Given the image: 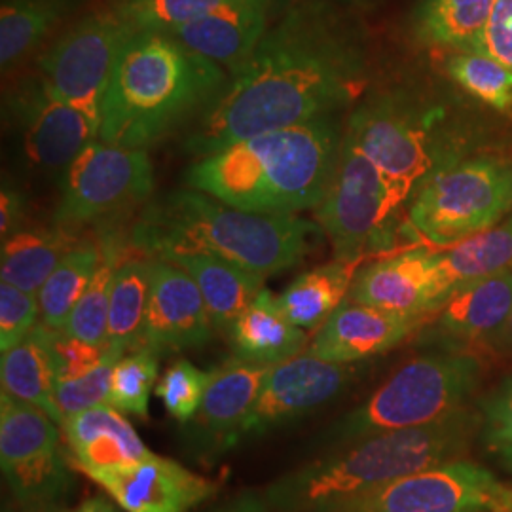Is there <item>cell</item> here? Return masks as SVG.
Returning a JSON list of instances; mask_svg holds the SVG:
<instances>
[{"label": "cell", "instance_id": "f546056e", "mask_svg": "<svg viewBox=\"0 0 512 512\" xmlns=\"http://www.w3.org/2000/svg\"><path fill=\"white\" fill-rule=\"evenodd\" d=\"M78 0H4L0 8V65L14 69L76 10Z\"/></svg>", "mask_w": 512, "mask_h": 512}, {"label": "cell", "instance_id": "d6986e66", "mask_svg": "<svg viewBox=\"0 0 512 512\" xmlns=\"http://www.w3.org/2000/svg\"><path fill=\"white\" fill-rule=\"evenodd\" d=\"M423 321L421 315L378 310L346 298L317 329L308 351L325 361L353 365L397 348Z\"/></svg>", "mask_w": 512, "mask_h": 512}, {"label": "cell", "instance_id": "5bb4252c", "mask_svg": "<svg viewBox=\"0 0 512 512\" xmlns=\"http://www.w3.org/2000/svg\"><path fill=\"white\" fill-rule=\"evenodd\" d=\"M272 366L234 357L213 368L196 416L184 425L183 439L190 456L213 461L238 446Z\"/></svg>", "mask_w": 512, "mask_h": 512}, {"label": "cell", "instance_id": "7bdbcfd3", "mask_svg": "<svg viewBox=\"0 0 512 512\" xmlns=\"http://www.w3.org/2000/svg\"><path fill=\"white\" fill-rule=\"evenodd\" d=\"M480 50L494 55L512 71V0H495Z\"/></svg>", "mask_w": 512, "mask_h": 512}, {"label": "cell", "instance_id": "7c38bea8", "mask_svg": "<svg viewBox=\"0 0 512 512\" xmlns=\"http://www.w3.org/2000/svg\"><path fill=\"white\" fill-rule=\"evenodd\" d=\"M511 494L492 473L461 458L393 480L334 512H505Z\"/></svg>", "mask_w": 512, "mask_h": 512}, {"label": "cell", "instance_id": "44dd1931", "mask_svg": "<svg viewBox=\"0 0 512 512\" xmlns=\"http://www.w3.org/2000/svg\"><path fill=\"white\" fill-rule=\"evenodd\" d=\"M61 429L74 463L86 475L152 454L122 412L109 404H99L65 418Z\"/></svg>", "mask_w": 512, "mask_h": 512}, {"label": "cell", "instance_id": "ab89813d", "mask_svg": "<svg viewBox=\"0 0 512 512\" xmlns=\"http://www.w3.org/2000/svg\"><path fill=\"white\" fill-rule=\"evenodd\" d=\"M126 353L120 349L109 348L103 363L95 366L92 372L74 378L63 380L55 385V401L63 414V418H69L78 412H84L93 406L109 403L110 378L116 363ZM65 421V420H63Z\"/></svg>", "mask_w": 512, "mask_h": 512}, {"label": "cell", "instance_id": "6da1fadb", "mask_svg": "<svg viewBox=\"0 0 512 512\" xmlns=\"http://www.w3.org/2000/svg\"><path fill=\"white\" fill-rule=\"evenodd\" d=\"M366 82L365 54L344 21L321 0L294 2L211 103L188 148L203 158L264 131L334 116Z\"/></svg>", "mask_w": 512, "mask_h": 512}, {"label": "cell", "instance_id": "83f0119b", "mask_svg": "<svg viewBox=\"0 0 512 512\" xmlns=\"http://www.w3.org/2000/svg\"><path fill=\"white\" fill-rule=\"evenodd\" d=\"M69 228H19L2 239L0 281L21 291L38 294L61 258L73 249Z\"/></svg>", "mask_w": 512, "mask_h": 512}, {"label": "cell", "instance_id": "cb8c5ba5", "mask_svg": "<svg viewBox=\"0 0 512 512\" xmlns=\"http://www.w3.org/2000/svg\"><path fill=\"white\" fill-rule=\"evenodd\" d=\"M162 260L181 266L202 291L215 329L228 332L264 287V277L209 253H167Z\"/></svg>", "mask_w": 512, "mask_h": 512}, {"label": "cell", "instance_id": "ac0fdd59", "mask_svg": "<svg viewBox=\"0 0 512 512\" xmlns=\"http://www.w3.org/2000/svg\"><path fill=\"white\" fill-rule=\"evenodd\" d=\"M213 319L196 281L181 266L152 258L143 346L156 353L202 348L213 336Z\"/></svg>", "mask_w": 512, "mask_h": 512}, {"label": "cell", "instance_id": "bcb514c9", "mask_svg": "<svg viewBox=\"0 0 512 512\" xmlns=\"http://www.w3.org/2000/svg\"><path fill=\"white\" fill-rule=\"evenodd\" d=\"M209 512H272L264 495L258 490H243L232 495L230 499L222 501L215 509Z\"/></svg>", "mask_w": 512, "mask_h": 512}, {"label": "cell", "instance_id": "9a60e30c", "mask_svg": "<svg viewBox=\"0 0 512 512\" xmlns=\"http://www.w3.org/2000/svg\"><path fill=\"white\" fill-rule=\"evenodd\" d=\"M12 112L29 160L44 169H65L99 137V126L61 99L42 76L19 90Z\"/></svg>", "mask_w": 512, "mask_h": 512}, {"label": "cell", "instance_id": "f907efd6", "mask_svg": "<svg viewBox=\"0 0 512 512\" xmlns=\"http://www.w3.org/2000/svg\"><path fill=\"white\" fill-rule=\"evenodd\" d=\"M497 452H499V456L503 459V463L509 467L512 471V444H507V446H501V448H497Z\"/></svg>", "mask_w": 512, "mask_h": 512}, {"label": "cell", "instance_id": "f35d334b", "mask_svg": "<svg viewBox=\"0 0 512 512\" xmlns=\"http://www.w3.org/2000/svg\"><path fill=\"white\" fill-rule=\"evenodd\" d=\"M211 376L213 370H202L190 361L179 359L165 370L156 387V395L167 414L181 425H186L196 416Z\"/></svg>", "mask_w": 512, "mask_h": 512}, {"label": "cell", "instance_id": "74e56055", "mask_svg": "<svg viewBox=\"0 0 512 512\" xmlns=\"http://www.w3.org/2000/svg\"><path fill=\"white\" fill-rule=\"evenodd\" d=\"M228 0H105L118 18L139 31H175L207 16Z\"/></svg>", "mask_w": 512, "mask_h": 512}, {"label": "cell", "instance_id": "277c9868", "mask_svg": "<svg viewBox=\"0 0 512 512\" xmlns=\"http://www.w3.org/2000/svg\"><path fill=\"white\" fill-rule=\"evenodd\" d=\"M226 74L213 59L165 31H139L124 46L101 107L99 139L145 148L207 101Z\"/></svg>", "mask_w": 512, "mask_h": 512}, {"label": "cell", "instance_id": "d6a6232c", "mask_svg": "<svg viewBox=\"0 0 512 512\" xmlns=\"http://www.w3.org/2000/svg\"><path fill=\"white\" fill-rule=\"evenodd\" d=\"M61 446L59 429L44 410L0 393V465L14 467Z\"/></svg>", "mask_w": 512, "mask_h": 512}, {"label": "cell", "instance_id": "7dc6e473", "mask_svg": "<svg viewBox=\"0 0 512 512\" xmlns=\"http://www.w3.org/2000/svg\"><path fill=\"white\" fill-rule=\"evenodd\" d=\"M63 512H120L118 503L112 497L93 495L90 499L78 503L73 509H65Z\"/></svg>", "mask_w": 512, "mask_h": 512}, {"label": "cell", "instance_id": "3957f363", "mask_svg": "<svg viewBox=\"0 0 512 512\" xmlns=\"http://www.w3.org/2000/svg\"><path fill=\"white\" fill-rule=\"evenodd\" d=\"M475 421L461 408L427 425L355 440L277 478L262 495L272 512H334L393 480L461 459Z\"/></svg>", "mask_w": 512, "mask_h": 512}, {"label": "cell", "instance_id": "7a4b0ae2", "mask_svg": "<svg viewBox=\"0 0 512 512\" xmlns=\"http://www.w3.org/2000/svg\"><path fill=\"white\" fill-rule=\"evenodd\" d=\"M344 133L334 116L272 129L203 156L186 173L190 188L260 215L315 211L338 167Z\"/></svg>", "mask_w": 512, "mask_h": 512}, {"label": "cell", "instance_id": "4dcf8cb0", "mask_svg": "<svg viewBox=\"0 0 512 512\" xmlns=\"http://www.w3.org/2000/svg\"><path fill=\"white\" fill-rule=\"evenodd\" d=\"M152 258H128L118 264L110 289L107 346L124 353L143 346Z\"/></svg>", "mask_w": 512, "mask_h": 512}, {"label": "cell", "instance_id": "b9f144b4", "mask_svg": "<svg viewBox=\"0 0 512 512\" xmlns=\"http://www.w3.org/2000/svg\"><path fill=\"white\" fill-rule=\"evenodd\" d=\"M38 317L37 294L0 281V351H8L25 340L37 327Z\"/></svg>", "mask_w": 512, "mask_h": 512}, {"label": "cell", "instance_id": "ba28073f", "mask_svg": "<svg viewBox=\"0 0 512 512\" xmlns=\"http://www.w3.org/2000/svg\"><path fill=\"white\" fill-rule=\"evenodd\" d=\"M408 222L433 247L471 238L512 213V165L465 156L435 169L408 202Z\"/></svg>", "mask_w": 512, "mask_h": 512}, {"label": "cell", "instance_id": "5b68a950", "mask_svg": "<svg viewBox=\"0 0 512 512\" xmlns=\"http://www.w3.org/2000/svg\"><path fill=\"white\" fill-rule=\"evenodd\" d=\"M319 232L317 222L241 211L192 188L150 205L133 230V243L152 258L209 253L268 277L300 264Z\"/></svg>", "mask_w": 512, "mask_h": 512}, {"label": "cell", "instance_id": "7402d4cb", "mask_svg": "<svg viewBox=\"0 0 512 512\" xmlns=\"http://www.w3.org/2000/svg\"><path fill=\"white\" fill-rule=\"evenodd\" d=\"M512 311V270L456 289L437 313V332L450 342H494Z\"/></svg>", "mask_w": 512, "mask_h": 512}, {"label": "cell", "instance_id": "8992f818", "mask_svg": "<svg viewBox=\"0 0 512 512\" xmlns=\"http://www.w3.org/2000/svg\"><path fill=\"white\" fill-rule=\"evenodd\" d=\"M346 135L382 173L399 207L435 169L471 150L465 129L450 126L442 107L406 93H384L365 101L349 118Z\"/></svg>", "mask_w": 512, "mask_h": 512}, {"label": "cell", "instance_id": "4316f807", "mask_svg": "<svg viewBox=\"0 0 512 512\" xmlns=\"http://www.w3.org/2000/svg\"><path fill=\"white\" fill-rule=\"evenodd\" d=\"M361 262L334 258L298 275L277 296L283 313L300 329H319L349 296Z\"/></svg>", "mask_w": 512, "mask_h": 512}, {"label": "cell", "instance_id": "ee69618b", "mask_svg": "<svg viewBox=\"0 0 512 512\" xmlns=\"http://www.w3.org/2000/svg\"><path fill=\"white\" fill-rule=\"evenodd\" d=\"M486 439L495 450L512 444V382L486 404Z\"/></svg>", "mask_w": 512, "mask_h": 512}, {"label": "cell", "instance_id": "d590c367", "mask_svg": "<svg viewBox=\"0 0 512 512\" xmlns=\"http://www.w3.org/2000/svg\"><path fill=\"white\" fill-rule=\"evenodd\" d=\"M120 264V251L107 243L101 247V260L90 285L74 306L65 330L84 342L95 346H107L109 334L110 289L116 268Z\"/></svg>", "mask_w": 512, "mask_h": 512}, {"label": "cell", "instance_id": "8fae6325", "mask_svg": "<svg viewBox=\"0 0 512 512\" xmlns=\"http://www.w3.org/2000/svg\"><path fill=\"white\" fill-rule=\"evenodd\" d=\"M152 190L154 169L145 148L118 147L99 139L65 167L55 222L76 228L145 202Z\"/></svg>", "mask_w": 512, "mask_h": 512}, {"label": "cell", "instance_id": "603a6c76", "mask_svg": "<svg viewBox=\"0 0 512 512\" xmlns=\"http://www.w3.org/2000/svg\"><path fill=\"white\" fill-rule=\"evenodd\" d=\"M236 357L277 365L300 355L308 336L283 313L279 300L270 289H262L228 330Z\"/></svg>", "mask_w": 512, "mask_h": 512}, {"label": "cell", "instance_id": "8d00e7d4", "mask_svg": "<svg viewBox=\"0 0 512 512\" xmlns=\"http://www.w3.org/2000/svg\"><path fill=\"white\" fill-rule=\"evenodd\" d=\"M160 374V353L148 346L126 353L112 370L109 406L122 414L147 418L150 393Z\"/></svg>", "mask_w": 512, "mask_h": 512}, {"label": "cell", "instance_id": "60d3db41", "mask_svg": "<svg viewBox=\"0 0 512 512\" xmlns=\"http://www.w3.org/2000/svg\"><path fill=\"white\" fill-rule=\"evenodd\" d=\"M42 329L54 359L57 382L74 380L92 372L95 366L103 363L107 355L109 346H95L90 342H84L71 336L67 330L48 329L46 325H42Z\"/></svg>", "mask_w": 512, "mask_h": 512}, {"label": "cell", "instance_id": "52a82bcc", "mask_svg": "<svg viewBox=\"0 0 512 512\" xmlns=\"http://www.w3.org/2000/svg\"><path fill=\"white\" fill-rule=\"evenodd\" d=\"M480 363L467 353H433L408 361L365 404L332 425L323 444L346 446L385 431L442 420L463 408L475 389Z\"/></svg>", "mask_w": 512, "mask_h": 512}, {"label": "cell", "instance_id": "484cf974", "mask_svg": "<svg viewBox=\"0 0 512 512\" xmlns=\"http://www.w3.org/2000/svg\"><path fill=\"white\" fill-rule=\"evenodd\" d=\"M0 382L2 391L14 395L19 401L37 406L59 427L63 425L65 418L55 401L57 374L54 359L42 325L31 330V334L18 346L2 351Z\"/></svg>", "mask_w": 512, "mask_h": 512}, {"label": "cell", "instance_id": "836d02e7", "mask_svg": "<svg viewBox=\"0 0 512 512\" xmlns=\"http://www.w3.org/2000/svg\"><path fill=\"white\" fill-rule=\"evenodd\" d=\"M99 260L101 249L93 243H76L61 258L37 294L42 325L48 329L65 330L74 306L92 281Z\"/></svg>", "mask_w": 512, "mask_h": 512}, {"label": "cell", "instance_id": "d4e9b609", "mask_svg": "<svg viewBox=\"0 0 512 512\" xmlns=\"http://www.w3.org/2000/svg\"><path fill=\"white\" fill-rule=\"evenodd\" d=\"M495 0H418L410 31L421 46L444 50H480Z\"/></svg>", "mask_w": 512, "mask_h": 512}, {"label": "cell", "instance_id": "f6af8a7d", "mask_svg": "<svg viewBox=\"0 0 512 512\" xmlns=\"http://www.w3.org/2000/svg\"><path fill=\"white\" fill-rule=\"evenodd\" d=\"M23 222V196L14 188H2L0 194V239L18 232Z\"/></svg>", "mask_w": 512, "mask_h": 512}, {"label": "cell", "instance_id": "e0dca14e", "mask_svg": "<svg viewBox=\"0 0 512 512\" xmlns=\"http://www.w3.org/2000/svg\"><path fill=\"white\" fill-rule=\"evenodd\" d=\"M348 298L401 315L435 313L448 298L437 251L416 247L366 264L355 274Z\"/></svg>", "mask_w": 512, "mask_h": 512}, {"label": "cell", "instance_id": "30bf717a", "mask_svg": "<svg viewBox=\"0 0 512 512\" xmlns=\"http://www.w3.org/2000/svg\"><path fill=\"white\" fill-rule=\"evenodd\" d=\"M135 31L105 4L71 25L40 55L44 82L101 128V107L116 63Z\"/></svg>", "mask_w": 512, "mask_h": 512}, {"label": "cell", "instance_id": "9c48e42d", "mask_svg": "<svg viewBox=\"0 0 512 512\" xmlns=\"http://www.w3.org/2000/svg\"><path fill=\"white\" fill-rule=\"evenodd\" d=\"M399 211L382 173L344 131L338 167L315 209V220L329 236L334 258L363 262L368 253L391 247Z\"/></svg>", "mask_w": 512, "mask_h": 512}, {"label": "cell", "instance_id": "681fc988", "mask_svg": "<svg viewBox=\"0 0 512 512\" xmlns=\"http://www.w3.org/2000/svg\"><path fill=\"white\" fill-rule=\"evenodd\" d=\"M2 512H31L27 511V509H23L21 505L16 503V499L10 495L8 499H4V503H2Z\"/></svg>", "mask_w": 512, "mask_h": 512}, {"label": "cell", "instance_id": "1f68e13d", "mask_svg": "<svg viewBox=\"0 0 512 512\" xmlns=\"http://www.w3.org/2000/svg\"><path fill=\"white\" fill-rule=\"evenodd\" d=\"M10 495L31 512H63L73 488V473L63 448L2 469Z\"/></svg>", "mask_w": 512, "mask_h": 512}, {"label": "cell", "instance_id": "c3c4849f", "mask_svg": "<svg viewBox=\"0 0 512 512\" xmlns=\"http://www.w3.org/2000/svg\"><path fill=\"white\" fill-rule=\"evenodd\" d=\"M497 342L507 349H512V311L505 323V327L497 334Z\"/></svg>", "mask_w": 512, "mask_h": 512}, {"label": "cell", "instance_id": "4fadbf2b", "mask_svg": "<svg viewBox=\"0 0 512 512\" xmlns=\"http://www.w3.org/2000/svg\"><path fill=\"white\" fill-rule=\"evenodd\" d=\"M351 365L325 361L310 351L270 368L241 442L262 439L319 410L351 382Z\"/></svg>", "mask_w": 512, "mask_h": 512}, {"label": "cell", "instance_id": "ffe728a7", "mask_svg": "<svg viewBox=\"0 0 512 512\" xmlns=\"http://www.w3.org/2000/svg\"><path fill=\"white\" fill-rule=\"evenodd\" d=\"M281 0H228L207 16L169 31L190 50L238 74L270 31Z\"/></svg>", "mask_w": 512, "mask_h": 512}, {"label": "cell", "instance_id": "f1b7e54d", "mask_svg": "<svg viewBox=\"0 0 512 512\" xmlns=\"http://www.w3.org/2000/svg\"><path fill=\"white\" fill-rule=\"evenodd\" d=\"M448 296L459 287L512 270V213L492 228L437 251Z\"/></svg>", "mask_w": 512, "mask_h": 512}, {"label": "cell", "instance_id": "2e32d148", "mask_svg": "<svg viewBox=\"0 0 512 512\" xmlns=\"http://www.w3.org/2000/svg\"><path fill=\"white\" fill-rule=\"evenodd\" d=\"M88 476L126 512H190L217 492L211 480L154 454Z\"/></svg>", "mask_w": 512, "mask_h": 512}, {"label": "cell", "instance_id": "e575fe53", "mask_svg": "<svg viewBox=\"0 0 512 512\" xmlns=\"http://www.w3.org/2000/svg\"><path fill=\"white\" fill-rule=\"evenodd\" d=\"M446 73L461 90L499 112L512 109V71L484 50H459L448 57Z\"/></svg>", "mask_w": 512, "mask_h": 512}]
</instances>
